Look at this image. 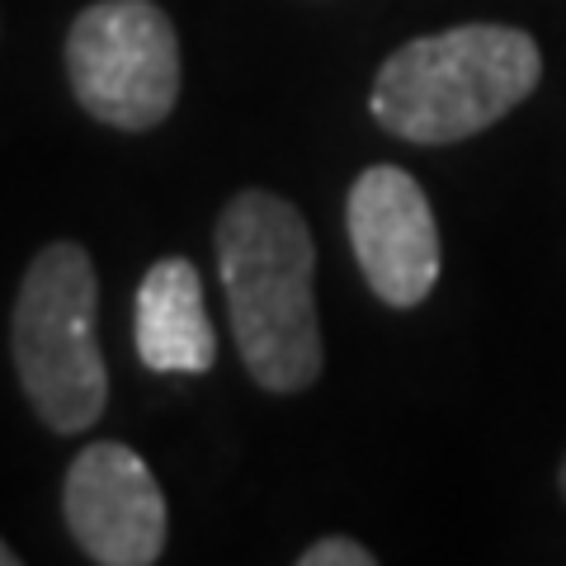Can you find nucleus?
Returning <instances> with one entry per match:
<instances>
[{
  "label": "nucleus",
  "instance_id": "f257e3e1",
  "mask_svg": "<svg viewBox=\"0 0 566 566\" xmlns=\"http://www.w3.org/2000/svg\"><path fill=\"white\" fill-rule=\"evenodd\" d=\"M218 270L245 374L279 397L307 392L322 378V326L303 212L270 189H241L218 218Z\"/></svg>",
  "mask_w": 566,
  "mask_h": 566
},
{
  "label": "nucleus",
  "instance_id": "f03ea898",
  "mask_svg": "<svg viewBox=\"0 0 566 566\" xmlns=\"http://www.w3.org/2000/svg\"><path fill=\"white\" fill-rule=\"evenodd\" d=\"M543 52L524 29L458 24L397 48L374 81V118L416 147H444L501 123L534 95Z\"/></svg>",
  "mask_w": 566,
  "mask_h": 566
},
{
  "label": "nucleus",
  "instance_id": "7ed1b4c3",
  "mask_svg": "<svg viewBox=\"0 0 566 566\" xmlns=\"http://www.w3.org/2000/svg\"><path fill=\"white\" fill-rule=\"evenodd\" d=\"M95 264L76 241L43 245L14 297V374H20L33 416L57 434L91 430L109 406V374H104V354L95 340Z\"/></svg>",
  "mask_w": 566,
  "mask_h": 566
},
{
  "label": "nucleus",
  "instance_id": "20e7f679",
  "mask_svg": "<svg viewBox=\"0 0 566 566\" xmlns=\"http://www.w3.org/2000/svg\"><path fill=\"white\" fill-rule=\"evenodd\" d=\"M81 109L118 133L156 128L180 99V39L151 0H95L66 33Z\"/></svg>",
  "mask_w": 566,
  "mask_h": 566
},
{
  "label": "nucleus",
  "instance_id": "39448f33",
  "mask_svg": "<svg viewBox=\"0 0 566 566\" xmlns=\"http://www.w3.org/2000/svg\"><path fill=\"white\" fill-rule=\"evenodd\" d=\"M62 515L99 566H151L166 553V495L142 453L114 439L85 444L62 486Z\"/></svg>",
  "mask_w": 566,
  "mask_h": 566
},
{
  "label": "nucleus",
  "instance_id": "423d86ee",
  "mask_svg": "<svg viewBox=\"0 0 566 566\" xmlns=\"http://www.w3.org/2000/svg\"><path fill=\"white\" fill-rule=\"evenodd\" d=\"M345 227L354 260L387 307H416L439 283V227L424 189L397 166H368L349 185Z\"/></svg>",
  "mask_w": 566,
  "mask_h": 566
},
{
  "label": "nucleus",
  "instance_id": "0eeeda50",
  "mask_svg": "<svg viewBox=\"0 0 566 566\" xmlns=\"http://www.w3.org/2000/svg\"><path fill=\"white\" fill-rule=\"evenodd\" d=\"M133 345L151 374H208L218 359L203 279L185 255H166L142 274L133 303Z\"/></svg>",
  "mask_w": 566,
  "mask_h": 566
},
{
  "label": "nucleus",
  "instance_id": "6e6552de",
  "mask_svg": "<svg viewBox=\"0 0 566 566\" xmlns=\"http://www.w3.org/2000/svg\"><path fill=\"white\" fill-rule=\"evenodd\" d=\"M378 557L368 553V547L359 538H316L303 557H297V566H374Z\"/></svg>",
  "mask_w": 566,
  "mask_h": 566
},
{
  "label": "nucleus",
  "instance_id": "1a4fd4ad",
  "mask_svg": "<svg viewBox=\"0 0 566 566\" xmlns=\"http://www.w3.org/2000/svg\"><path fill=\"white\" fill-rule=\"evenodd\" d=\"M0 566H20V553H14L6 538H0Z\"/></svg>",
  "mask_w": 566,
  "mask_h": 566
},
{
  "label": "nucleus",
  "instance_id": "9d476101",
  "mask_svg": "<svg viewBox=\"0 0 566 566\" xmlns=\"http://www.w3.org/2000/svg\"><path fill=\"white\" fill-rule=\"evenodd\" d=\"M557 482H562V495H566V458H562V472H557Z\"/></svg>",
  "mask_w": 566,
  "mask_h": 566
}]
</instances>
